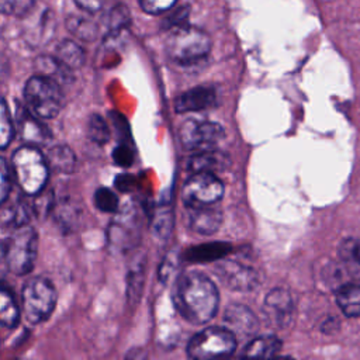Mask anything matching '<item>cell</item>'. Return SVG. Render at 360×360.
<instances>
[{
    "label": "cell",
    "instance_id": "obj_11",
    "mask_svg": "<svg viewBox=\"0 0 360 360\" xmlns=\"http://www.w3.org/2000/svg\"><path fill=\"white\" fill-rule=\"evenodd\" d=\"M139 231L141 221L138 211L134 207H128L117 215L115 221L110 226V245L117 250L132 249L139 239Z\"/></svg>",
    "mask_w": 360,
    "mask_h": 360
},
{
    "label": "cell",
    "instance_id": "obj_3",
    "mask_svg": "<svg viewBox=\"0 0 360 360\" xmlns=\"http://www.w3.org/2000/svg\"><path fill=\"white\" fill-rule=\"evenodd\" d=\"M236 345V336L228 328L210 326L190 339L187 354L190 360H228Z\"/></svg>",
    "mask_w": 360,
    "mask_h": 360
},
{
    "label": "cell",
    "instance_id": "obj_8",
    "mask_svg": "<svg viewBox=\"0 0 360 360\" xmlns=\"http://www.w3.org/2000/svg\"><path fill=\"white\" fill-rule=\"evenodd\" d=\"M224 136V128L211 121L188 120L180 128V139L183 146L193 152L214 149Z\"/></svg>",
    "mask_w": 360,
    "mask_h": 360
},
{
    "label": "cell",
    "instance_id": "obj_34",
    "mask_svg": "<svg viewBox=\"0 0 360 360\" xmlns=\"http://www.w3.org/2000/svg\"><path fill=\"white\" fill-rule=\"evenodd\" d=\"M177 0H139L141 8L148 14H162L170 10Z\"/></svg>",
    "mask_w": 360,
    "mask_h": 360
},
{
    "label": "cell",
    "instance_id": "obj_22",
    "mask_svg": "<svg viewBox=\"0 0 360 360\" xmlns=\"http://www.w3.org/2000/svg\"><path fill=\"white\" fill-rule=\"evenodd\" d=\"M49 169L60 173H73L76 169V156L66 145H58L48 150L45 156Z\"/></svg>",
    "mask_w": 360,
    "mask_h": 360
},
{
    "label": "cell",
    "instance_id": "obj_37",
    "mask_svg": "<svg viewBox=\"0 0 360 360\" xmlns=\"http://www.w3.org/2000/svg\"><path fill=\"white\" fill-rule=\"evenodd\" d=\"M115 187L122 193H129L136 187V180L134 176L129 174H120L115 179Z\"/></svg>",
    "mask_w": 360,
    "mask_h": 360
},
{
    "label": "cell",
    "instance_id": "obj_16",
    "mask_svg": "<svg viewBox=\"0 0 360 360\" xmlns=\"http://www.w3.org/2000/svg\"><path fill=\"white\" fill-rule=\"evenodd\" d=\"M214 100L215 94L212 89L208 86H198L180 94L174 101V108L177 112L201 111L211 107Z\"/></svg>",
    "mask_w": 360,
    "mask_h": 360
},
{
    "label": "cell",
    "instance_id": "obj_38",
    "mask_svg": "<svg viewBox=\"0 0 360 360\" xmlns=\"http://www.w3.org/2000/svg\"><path fill=\"white\" fill-rule=\"evenodd\" d=\"M76 6L87 13H97L101 7L104 0H75Z\"/></svg>",
    "mask_w": 360,
    "mask_h": 360
},
{
    "label": "cell",
    "instance_id": "obj_14",
    "mask_svg": "<svg viewBox=\"0 0 360 360\" xmlns=\"http://www.w3.org/2000/svg\"><path fill=\"white\" fill-rule=\"evenodd\" d=\"M264 308L273 325L284 326L292 312V300L285 288H273L264 298Z\"/></svg>",
    "mask_w": 360,
    "mask_h": 360
},
{
    "label": "cell",
    "instance_id": "obj_23",
    "mask_svg": "<svg viewBox=\"0 0 360 360\" xmlns=\"http://www.w3.org/2000/svg\"><path fill=\"white\" fill-rule=\"evenodd\" d=\"M35 68L38 70L39 76L48 77L58 84L66 83L69 79H72L70 69H68L65 65H62L55 56H42L35 60Z\"/></svg>",
    "mask_w": 360,
    "mask_h": 360
},
{
    "label": "cell",
    "instance_id": "obj_20",
    "mask_svg": "<svg viewBox=\"0 0 360 360\" xmlns=\"http://www.w3.org/2000/svg\"><path fill=\"white\" fill-rule=\"evenodd\" d=\"M20 321V307L11 288L0 281V325L14 328Z\"/></svg>",
    "mask_w": 360,
    "mask_h": 360
},
{
    "label": "cell",
    "instance_id": "obj_41",
    "mask_svg": "<svg viewBox=\"0 0 360 360\" xmlns=\"http://www.w3.org/2000/svg\"><path fill=\"white\" fill-rule=\"evenodd\" d=\"M271 360H291V359H285V357H283V359H276V357H274V359H271Z\"/></svg>",
    "mask_w": 360,
    "mask_h": 360
},
{
    "label": "cell",
    "instance_id": "obj_18",
    "mask_svg": "<svg viewBox=\"0 0 360 360\" xmlns=\"http://www.w3.org/2000/svg\"><path fill=\"white\" fill-rule=\"evenodd\" d=\"M229 165L225 155L217 152L215 149L195 152L188 160V169L193 173H218Z\"/></svg>",
    "mask_w": 360,
    "mask_h": 360
},
{
    "label": "cell",
    "instance_id": "obj_28",
    "mask_svg": "<svg viewBox=\"0 0 360 360\" xmlns=\"http://www.w3.org/2000/svg\"><path fill=\"white\" fill-rule=\"evenodd\" d=\"M172 226H173L172 211L167 207H160L152 218L153 235L160 240H166L172 232Z\"/></svg>",
    "mask_w": 360,
    "mask_h": 360
},
{
    "label": "cell",
    "instance_id": "obj_33",
    "mask_svg": "<svg viewBox=\"0 0 360 360\" xmlns=\"http://www.w3.org/2000/svg\"><path fill=\"white\" fill-rule=\"evenodd\" d=\"M69 28L72 32H75L76 35H79L80 38L84 39H93L96 35V27L94 24H91V21L83 20V18H72L68 22Z\"/></svg>",
    "mask_w": 360,
    "mask_h": 360
},
{
    "label": "cell",
    "instance_id": "obj_1",
    "mask_svg": "<svg viewBox=\"0 0 360 360\" xmlns=\"http://www.w3.org/2000/svg\"><path fill=\"white\" fill-rule=\"evenodd\" d=\"M174 301L180 314L187 321L202 325L215 316L219 304V292L215 283L208 276L188 271L177 281Z\"/></svg>",
    "mask_w": 360,
    "mask_h": 360
},
{
    "label": "cell",
    "instance_id": "obj_9",
    "mask_svg": "<svg viewBox=\"0 0 360 360\" xmlns=\"http://www.w3.org/2000/svg\"><path fill=\"white\" fill-rule=\"evenodd\" d=\"M224 184L212 173H194L183 186L186 205H212L224 195Z\"/></svg>",
    "mask_w": 360,
    "mask_h": 360
},
{
    "label": "cell",
    "instance_id": "obj_10",
    "mask_svg": "<svg viewBox=\"0 0 360 360\" xmlns=\"http://www.w3.org/2000/svg\"><path fill=\"white\" fill-rule=\"evenodd\" d=\"M214 271L218 280L232 291H252L260 284L259 273L239 262L221 259Z\"/></svg>",
    "mask_w": 360,
    "mask_h": 360
},
{
    "label": "cell",
    "instance_id": "obj_35",
    "mask_svg": "<svg viewBox=\"0 0 360 360\" xmlns=\"http://www.w3.org/2000/svg\"><path fill=\"white\" fill-rule=\"evenodd\" d=\"M11 190V176L10 169L4 159L0 156V205L4 204Z\"/></svg>",
    "mask_w": 360,
    "mask_h": 360
},
{
    "label": "cell",
    "instance_id": "obj_13",
    "mask_svg": "<svg viewBox=\"0 0 360 360\" xmlns=\"http://www.w3.org/2000/svg\"><path fill=\"white\" fill-rule=\"evenodd\" d=\"M225 328H228L235 336H252L259 330V321L256 315L242 304H232L224 314Z\"/></svg>",
    "mask_w": 360,
    "mask_h": 360
},
{
    "label": "cell",
    "instance_id": "obj_21",
    "mask_svg": "<svg viewBox=\"0 0 360 360\" xmlns=\"http://www.w3.org/2000/svg\"><path fill=\"white\" fill-rule=\"evenodd\" d=\"M336 304L346 316H360V284H342L336 290Z\"/></svg>",
    "mask_w": 360,
    "mask_h": 360
},
{
    "label": "cell",
    "instance_id": "obj_24",
    "mask_svg": "<svg viewBox=\"0 0 360 360\" xmlns=\"http://www.w3.org/2000/svg\"><path fill=\"white\" fill-rule=\"evenodd\" d=\"M55 58L68 69H77L84 63V51L75 41L63 39L58 48Z\"/></svg>",
    "mask_w": 360,
    "mask_h": 360
},
{
    "label": "cell",
    "instance_id": "obj_12",
    "mask_svg": "<svg viewBox=\"0 0 360 360\" xmlns=\"http://www.w3.org/2000/svg\"><path fill=\"white\" fill-rule=\"evenodd\" d=\"M184 221L191 231L201 235H211L219 228L222 212L212 205H186Z\"/></svg>",
    "mask_w": 360,
    "mask_h": 360
},
{
    "label": "cell",
    "instance_id": "obj_5",
    "mask_svg": "<svg viewBox=\"0 0 360 360\" xmlns=\"http://www.w3.org/2000/svg\"><path fill=\"white\" fill-rule=\"evenodd\" d=\"M38 250L37 231L30 225H22L13 231L4 242L7 270L15 276L28 274L35 263Z\"/></svg>",
    "mask_w": 360,
    "mask_h": 360
},
{
    "label": "cell",
    "instance_id": "obj_4",
    "mask_svg": "<svg viewBox=\"0 0 360 360\" xmlns=\"http://www.w3.org/2000/svg\"><path fill=\"white\" fill-rule=\"evenodd\" d=\"M210 48V37L200 28L187 24L173 27L166 41L167 53L179 63H194L202 59Z\"/></svg>",
    "mask_w": 360,
    "mask_h": 360
},
{
    "label": "cell",
    "instance_id": "obj_32",
    "mask_svg": "<svg viewBox=\"0 0 360 360\" xmlns=\"http://www.w3.org/2000/svg\"><path fill=\"white\" fill-rule=\"evenodd\" d=\"M35 0H0V13L13 17H24L34 8Z\"/></svg>",
    "mask_w": 360,
    "mask_h": 360
},
{
    "label": "cell",
    "instance_id": "obj_39",
    "mask_svg": "<svg viewBox=\"0 0 360 360\" xmlns=\"http://www.w3.org/2000/svg\"><path fill=\"white\" fill-rule=\"evenodd\" d=\"M124 360H149V359H148V353H146L145 349L132 347L131 350H128Z\"/></svg>",
    "mask_w": 360,
    "mask_h": 360
},
{
    "label": "cell",
    "instance_id": "obj_27",
    "mask_svg": "<svg viewBox=\"0 0 360 360\" xmlns=\"http://www.w3.org/2000/svg\"><path fill=\"white\" fill-rule=\"evenodd\" d=\"M339 256L343 264L354 274H360V242L354 239L342 240Z\"/></svg>",
    "mask_w": 360,
    "mask_h": 360
},
{
    "label": "cell",
    "instance_id": "obj_29",
    "mask_svg": "<svg viewBox=\"0 0 360 360\" xmlns=\"http://www.w3.org/2000/svg\"><path fill=\"white\" fill-rule=\"evenodd\" d=\"M87 134H89V138L97 145H104L110 139V128L105 120L98 114H93L89 118Z\"/></svg>",
    "mask_w": 360,
    "mask_h": 360
},
{
    "label": "cell",
    "instance_id": "obj_26",
    "mask_svg": "<svg viewBox=\"0 0 360 360\" xmlns=\"http://www.w3.org/2000/svg\"><path fill=\"white\" fill-rule=\"evenodd\" d=\"M31 214H34L32 204H28L27 201L20 200L4 211L1 217V222L6 226H11L13 229H17L22 225H28Z\"/></svg>",
    "mask_w": 360,
    "mask_h": 360
},
{
    "label": "cell",
    "instance_id": "obj_31",
    "mask_svg": "<svg viewBox=\"0 0 360 360\" xmlns=\"http://www.w3.org/2000/svg\"><path fill=\"white\" fill-rule=\"evenodd\" d=\"M94 204L101 212H117L118 211V197L108 187H98L94 193Z\"/></svg>",
    "mask_w": 360,
    "mask_h": 360
},
{
    "label": "cell",
    "instance_id": "obj_17",
    "mask_svg": "<svg viewBox=\"0 0 360 360\" xmlns=\"http://www.w3.org/2000/svg\"><path fill=\"white\" fill-rule=\"evenodd\" d=\"M281 349V342L274 335L257 336L250 340L242 354L240 360H271Z\"/></svg>",
    "mask_w": 360,
    "mask_h": 360
},
{
    "label": "cell",
    "instance_id": "obj_6",
    "mask_svg": "<svg viewBox=\"0 0 360 360\" xmlns=\"http://www.w3.org/2000/svg\"><path fill=\"white\" fill-rule=\"evenodd\" d=\"M56 305V291L53 284L45 277L30 278L21 291V309L30 323L46 321Z\"/></svg>",
    "mask_w": 360,
    "mask_h": 360
},
{
    "label": "cell",
    "instance_id": "obj_15",
    "mask_svg": "<svg viewBox=\"0 0 360 360\" xmlns=\"http://www.w3.org/2000/svg\"><path fill=\"white\" fill-rule=\"evenodd\" d=\"M17 131L28 145H41L49 138L48 128L27 108H18L15 115Z\"/></svg>",
    "mask_w": 360,
    "mask_h": 360
},
{
    "label": "cell",
    "instance_id": "obj_42",
    "mask_svg": "<svg viewBox=\"0 0 360 360\" xmlns=\"http://www.w3.org/2000/svg\"><path fill=\"white\" fill-rule=\"evenodd\" d=\"M18 360H24V359H18Z\"/></svg>",
    "mask_w": 360,
    "mask_h": 360
},
{
    "label": "cell",
    "instance_id": "obj_7",
    "mask_svg": "<svg viewBox=\"0 0 360 360\" xmlns=\"http://www.w3.org/2000/svg\"><path fill=\"white\" fill-rule=\"evenodd\" d=\"M59 86L56 82L39 75L28 79L24 87L28 110L38 118L49 120L56 117L63 105V94Z\"/></svg>",
    "mask_w": 360,
    "mask_h": 360
},
{
    "label": "cell",
    "instance_id": "obj_19",
    "mask_svg": "<svg viewBox=\"0 0 360 360\" xmlns=\"http://www.w3.org/2000/svg\"><path fill=\"white\" fill-rule=\"evenodd\" d=\"M231 250V245L224 242H215V243H205L200 246H193L188 250H186V260L188 262H197V263H205V262H217L224 259V256Z\"/></svg>",
    "mask_w": 360,
    "mask_h": 360
},
{
    "label": "cell",
    "instance_id": "obj_30",
    "mask_svg": "<svg viewBox=\"0 0 360 360\" xmlns=\"http://www.w3.org/2000/svg\"><path fill=\"white\" fill-rule=\"evenodd\" d=\"M14 124L4 98L0 97V149H4L13 139Z\"/></svg>",
    "mask_w": 360,
    "mask_h": 360
},
{
    "label": "cell",
    "instance_id": "obj_36",
    "mask_svg": "<svg viewBox=\"0 0 360 360\" xmlns=\"http://www.w3.org/2000/svg\"><path fill=\"white\" fill-rule=\"evenodd\" d=\"M112 159H114V162H115L118 166H121V167H128V166H131L132 162H134V153H132V150H131L128 146L120 145V146H117V148L114 149V152H112Z\"/></svg>",
    "mask_w": 360,
    "mask_h": 360
},
{
    "label": "cell",
    "instance_id": "obj_40",
    "mask_svg": "<svg viewBox=\"0 0 360 360\" xmlns=\"http://www.w3.org/2000/svg\"><path fill=\"white\" fill-rule=\"evenodd\" d=\"M7 270L6 264V253H4V242H0V274Z\"/></svg>",
    "mask_w": 360,
    "mask_h": 360
},
{
    "label": "cell",
    "instance_id": "obj_25",
    "mask_svg": "<svg viewBox=\"0 0 360 360\" xmlns=\"http://www.w3.org/2000/svg\"><path fill=\"white\" fill-rule=\"evenodd\" d=\"M143 280H145V260L143 257L139 259L138 262L132 263L129 271H128V278H127V297L128 302L134 307L141 298L142 294V287H143Z\"/></svg>",
    "mask_w": 360,
    "mask_h": 360
},
{
    "label": "cell",
    "instance_id": "obj_2",
    "mask_svg": "<svg viewBox=\"0 0 360 360\" xmlns=\"http://www.w3.org/2000/svg\"><path fill=\"white\" fill-rule=\"evenodd\" d=\"M11 173L22 193L37 195L46 186L49 166L45 155L37 146L24 145L11 158Z\"/></svg>",
    "mask_w": 360,
    "mask_h": 360
}]
</instances>
